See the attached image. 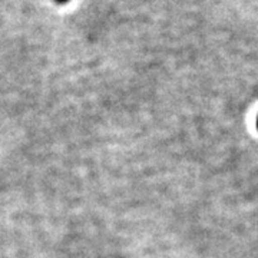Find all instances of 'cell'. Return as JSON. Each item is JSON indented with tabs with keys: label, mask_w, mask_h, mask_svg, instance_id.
<instances>
[{
	"label": "cell",
	"mask_w": 258,
	"mask_h": 258,
	"mask_svg": "<svg viewBox=\"0 0 258 258\" xmlns=\"http://www.w3.org/2000/svg\"><path fill=\"white\" fill-rule=\"evenodd\" d=\"M257 128H258V118H257Z\"/></svg>",
	"instance_id": "6da1fadb"
}]
</instances>
